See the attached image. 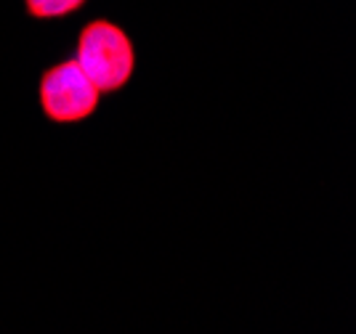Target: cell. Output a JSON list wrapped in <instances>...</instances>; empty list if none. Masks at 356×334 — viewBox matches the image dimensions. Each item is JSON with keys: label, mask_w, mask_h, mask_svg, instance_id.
Returning a JSON list of instances; mask_svg holds the SVG:
<instances>
[{"label": "cell", "mask_w": 356, "mask_h": 334, "mask_svg": "<svg viewBox=\"0 0 356 334\" xmlns=\"http://www.w3.org/2000/svg\"><path fill=\"white\" fill-rule=\"evenodd\" d=\"M74 64L99 90H115L131 77L134 53L120 29L112 24H93L80 37Z\"/></svg>", "instance_id": "6da1fadb"}, {"label": "cell", "mask_w": 356, "mask_h": 334, "mask_svg": "<svg viewBox=\"0 0 356 334\" xmlns=\"http://www.w3.org/2000/svg\"><path fill=\"white\" fill-rule=\"evenodd\" d=\"M40 99L48 117L59 122H74L93 112V106L99 101V87L90 83L74 61H70L45 74Z\"/></svg>", "instance_id": "7a4b0ae2"}, {"label": "cell", "mask_w": 356, "mask_h": 334, "mask_svg": "<svg viewBox=\"0 0 356 334\" xmlns=\"http://www.w3.org/2000/svg\"><path fill=\"white\" fill-rule=\"evenodd\" d=\"M80 0H30L32 11L38 16H56L74 8Z\"/></svg>", "instance_id": "3957f363"}]
</instances>
